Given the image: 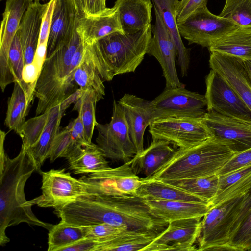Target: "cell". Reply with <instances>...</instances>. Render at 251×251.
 Returning <instances> with one entry per match:
<instances>
[{
  "label": "cell",
  "mask_w": 251,
  "mask_h": 251,
  "mask_svg": "<svg viewBox=\"0 0 251 251\" xmlns=\"http://www.w3.org/2000/svg\"><path fill=\"white\" fill-rule=\"evenodd\" d=\"M61 220L84 226L106 223L124 230L161 233L169 223L155 216L144 199L136 195L82 196L61 209L54 211Z\"/></svg>",
  "instance_id": "6da1fadb"
},
{
  "label": "cell",
  "mask_w": 251,
  "mask_h": 251,
  "mask_svg": "<svg viewBox=\"0 0 251 251\" xmlns=\"http://www.w3.org/2000/svg\"><path fill=\"white\" fill-rule=\"evenodd\" d=\"M6 133L0 131V245L10 241L6 229L22 223L39 226L48 231L54 225L39 220L26 200L25 187L36 167L22 144L18 154L10 158L5 153Z\"/></svg>",
  "instance_id": "7a4b0ae2"
},
{
  "label": "cell",
  "mask_w": 251,
  "mask_h": 251,
  "mask_svg": "<svg viewBox=\"0 0 251 251\" xmlns=\"http://www.w3.org/2000/svg\"><path fill=\"white\" fill-rule=\"evenodd\" d=\"M85 50L76 31L71 40L46 57L34 90L36 116L60 103L75 91L74 75Z\"/></svg>",
  "instance_id": "3957f363"
},
{
  "label": "cell",
  "mask_w": 251,
  "mask_h": 251,
  "mask_svg": "<svg viewBox=\"0 0 251 251\" xmlns=\"http://www.w3.org/2000/svg\"><path fill=\"white\" fill-rule=\"evenodd\" d=\"M152 25L134 33H114L85 46L103 80L134 72L147 53Z\"/></svg>",
  "instance_id": "277c9868"
},
{
  "label": "cell",
  "mask_w": 251,
  "mask_h": 251,
  "mask_svg": "<svg viewBox=\"0 0 251 251\" xmlns=\"http://www.w3.org/2000/svg\"><path fill=\"white\" fill-rule=\"evenodd\" d=\"M236 154L225 141L213 136L191 147L178 149L151 177L165 180L212 176Z\"/></svg>",
  "instance_id": "5b68a950"
},
{
  "label": "cell",
  "mask_w": 251,
  "mask_h": 251,
  "mask_svg": "<svg viewBox=\"0 0 251 251\" xmlns=\"http://www.w3.org/2000/svg\"><path fill=\"white\" fill-rule=\"evenodd\" d=\"M42 194L29 201L32 206L52 207L58 210L79 197L91 193L83 181L72 177L65 169L41 172Z\"/></svg>",
  "instance_id": "8992f818"
},
{
  "label": "cell",
  "mask_w": 251,
  "mask_h": 251,
  "mask_svg": "<svg viewBox=\"0 0 251 251\" xmlns=\"http://www.w3.org/2000/svg\"><path fill=\"white\" fill-rule=\"evenodd\" d=\"M98 135L96 144L106 158L126 163L137 154L135 146L130 136L125 113L115 100L109 123H97Z\"/></svg>",
  "instance_id": "52a82bcc"
},
{
  "label": "cell",
  "mask_w": 251,
  "mask_h": 251,
  "mask_svg": "<svg viewBox=\"0 0 251 251\" xmlns=\"http://www.w3.org/2000/svg\"><path fill=\"white\" fill-rule=\"evenodd\" d=\"M182 38L189 44L209 48L222 36L240 26L233 22L212 13L207 5L195 10L185 20L177 22Z\"/></svg>",
  "instance_id": "ba28073f"
},
{
  "label": "cell",
  "mask_w": 251,
  "mask_h": 251,
  "mask_svg": "<svg viewBox=\"0 0 251 251\" xmlns=\"http://www.w3.org/2000/svg\"><path fill=\"white\" fill-rule=\"evenodd\" d=\"M153 121L165 118H202L207 111L205 95L182 86L165 88L150 101Z\"/></svg>",
  "instance_id": "9c48e42d"
},
{
  "label": "cell",
  "mask_w": 251,
  "mask_h": 251,
  "mask_svg": "<svg viewBox=\"0 0 251 251\" xmlns=\"http://www.w3.org/2000/svg\"><path fill=\"white\" fill-rule=\"evenodd\" d=\"M152 140H162L179 149L197 145L213 136L202 118H165L153 120L149 125Z\"/></svg>",
  "instance_id": "30bf717a"
},
{
  "label": "cell",
  "mask_w": 251,
  "mask_h": 251,
  "mask_svg": "<svg viewBox=\"0 0 251 251\" xmlns=\"http://www.w3.org/2000/svg\"><path fill=\"white\" fill-rule=\"evenodd\" d=\"M244 195L210 207L201 220L197 251H208L213 247L228 244Z\"/></svg>",
  "instance_id": "8fae6325"
},
{
  "label": "cell",
  "mask_w": 251,
  "mask_h": 251,
  "mask_svg": "<svg viewBox=\"0 0 251 251\" xmlns=\"http://www.w3.org/2000/svg\"><path fill=\"white\" fill-rule=\"evenodd\" d=\"M80 179L88 185L90 193L103 195H135L141 183V178L134 173L130 161L88 174Z\"/></svg>",
  "instance_id": "7c38bea8"
},
{
  "label": "cell",
  "mask_w": 251,
  "mask_h": 251,
  "mask_svg": "<svg viewBox=\"0 0 251 251\" xmlns=\"http://www.w3.org/2000/svg\"><path fill=\"white\" fill-rule=\"evenodd\" d=\"M205 83L207 111L251 121V110L220 74L211 69Z\"/></svg>",
  "instance_id": "4fadbf2b"
},
{
  "label": "cell",
  "mask_w": 251,
  "mask_h": 251,
  "mask_svg": "<svg viewBox=\"0 0 251 251\" xmlns=\"http://www.w3.org/2000/svg\"><path fill=\"white\" fill-rule=\"evenodd\" d=\"M33 0H6L0 31V86L4 92L7 85L14 82L8 64L12 42L21 20Z\"/></svg>",
  "instance_id": "5bb4252c"
},
{
  "label": "cell",
  "mask_w": 251,
  "mask_h": 251,
  "mask_svg": "<svg viewBox=\"0 0 251 251\" xmlns=\"http://www.w3.org/2000/svg\"><path fill=\"white\" fill-rule=\"evenodd\" d=\"M201 219L196 217L169 222L166 229L142 251H197L194 244L200 234Z\"/></svg>",
  "instance_id": "9a60e30c"
},
{
  "label": "cell",
  "mask_w": 251,
  "mask_h": 251,
  "mask_svg": "<svg viewBox=\"0 0 251 251\" xmlns=\"http://www.w3.org/2000/svg\"><path fill=\"white\" fill-rule=\"evenodd\" d=\"M154 25H152V37L147 54L159 62L166 80V87L184 86L179 79L176 68V52L172 39L157 10L154 7Z\"/></svg>",
  "instance_id": "2e32d148"
},
{
  "label": "cell",
  "mask_w": 251,
  "mask_h": 251,
  "mask_svg": "<svg viewBox=\"0 0 251 251\" xmlns=\"http://www.w3.org/2000/svg\"><path fill=\"white\" fill-rule=\"evenodd\" d=\"M203 122L214 136L225 141L236 153L251 148V121L207 111Z\"/></svg>",
  "instance_id": "e0dca14e"
},
{
  "label": "cell",
  "mask_w": 251,
  "mask_h": 251,
  "mask_svg": "<svg viewBox=\"0 0 251 251\" xmlns=\"http://www.w3.org/2000/svg\"><path fill=\"white\" fill-rule=\"evenodd\" d=\"M209 62L210 68L229 83L251 110V79L244 61L211 52Z\"/></svg>",
  "instance_id": "ac0fdd59"
},
{
  "label": "cell",
  "mask_w": 251,
  "mask_h": 251,
  "mask_svg": "<svg viewBox=\"0 0 251 251\" xmlns=\"http://www.w3.org/2000/svg\"><path fill=\"white\" fill-rule=\"evenodd\" d=\"M80 17L72 0H56L48 38L46 57L71 40L76 30Z\"/></svg>",
  "instance_id": "d6986e66"
},
{
  "label": "cell",
  "mask_w": 251,
  "mask_h": 251,
  "mask_svg": "<svg viewBox=\"0 0 251 251\" xmlns=\"http://www.w3.org/2000/svg\"><path fill=\"white\" fill-rule=\"evenodd\" d=\"M124 110L130 136L137 154L144 150V135L153 121L150 101L130 94H125L117 102Z\"/></svg>",
  "instance_id": "ffe728a7"
},
{
  "label": "cell",
  "mask_w": 251,
  "mask_h": 251,
  "mask_svg": "<svg viewBox=\"0 0 251 251\" xmlns=\"http://www.w3.org/2000/svg\"><path fill=\"white\" fill-rule=\"evenodd\" d=\"M76 31L85 46L114 33H124L114 6L98 15L80 17Z\"/></svg>",
  "instance_id": "44dd1931"
},
{
  "label": "cell",
  "mask_w": 251,
  "mask_h": 251,
  "mask_svg": "<svg viewBox=\"0 0 251 251\" xmlns=\"http://www.w3.org/2000/svg\"><path fill=\"white\" fill-rule=\"evenodd\" d=\"M48 3L33 1L25 11L17 33L22 46L25 65L34 61L37 48L42 19Z\"/></svg>",
  "instance_id": "7402d4cb"
},
{
  "label": "cell",
  "mask_w": 251,
  "mask_h": 251,
  "mask_svg": "<svg viewBox=\"0 0 251 251\" xmlns=\"http://www.w3.org/2000/svg\"><path fill=\"white\" fill-rule=\"evenodd\" d=\"M152 213L169 223L192 217L202 218L210 209L209 204L180 201L143 198Z\"/></svg>",
  "instance_id": "603a6c76"
},
{
  "label": "cell",
  "mask_w": 251,
  "mask_h": 251,
  "mask_svg": "<svg viewBox=\"0 0 251 251\" xmlns=\"http://www.w3.org/2000/svg\"><path fill=\"white\" fill-rule=\"evenodd\" d=\"M176 150L170 143L162 140H152L150 145L130 161V166L137 175L152 176L174 155Z\"/></svg>",
  "instance_id": "cb8c5ba5"
},
{
  "label": "cell",
  "mask_w": 251,
  "mask_h": 251,
  "mask_svg": "<svg viewBox=\"0 0 251 251\" xmlns=\"http://www.w3.org/2000/svg\"><path fill=\"white\" fill-rule=\"evenodd\" d=\"M114 6L125 33H134L151 24L153 4L150 0H116Z\"/></svg>",
  "instance_id": "d4e9b609"
},
{
  "label": "cell",
  "mask_w": 251,
  "mask_h": 251,
  "mask_svg": "<svg viewBox=\"0 0 251 251\" xmlns=\"http://www.w3.org/2000/svg\"><path fill=\"white\" fill-rule=\"evenodd\" d=\"M178 0H152L174 43L182 76L187 75L190 65L189 49L184 46L177 27L176 9Z\"/></svg>",
  "instance_id": "484cf974"
},
{
  "label": "cell",
  "mask_w": 251,
  "mask_h": 251,
  "mask_svg": "<svg viewBox=\"0 0 251 251\" xmlns=\"http://www.w3.org/2000/svg\"><path fill=\"white\" fill-rule=\"evenodd\" d=\"M64 113L59 104L49 110L47 123L42 134L32 146L26 149L38 172H41L43 164L49 158L54 141L60 132V122Z\"/></svg>",
  "instance_id": "4316f807"
},
{
  "label": "cell",
  "mask_w": 251,
  "mask_h": 251,
  "mask_svg": "<svg viewBox=\"0 0 251 251\" xmlns=\"http://www.w3.org/2000/svg\"><path fill=\"white\" fill-rule=\"evenodd\" d=\"M209 51L251 60V27L238 26L215 42Z\"/></svg>",
  "instance_id": "83f0119b"
},
{
  "label": "cell",
  "mask_w": 251,
  "mask_h": 251,
  "mask_svg": "<svg viewBox=\"0 0 251 251\" xmlns=\"http://www.w3.org/2000/svg\"><path fill=\"white\" fill-rule=\"evenodd\" d=\"M160 234L151 231L123 230L108 240L95 241L93 251H142Z\"/></svg>",
  "instance_id": "f1b7e54d"
},
{
  "label": "cell",
  "mask_w": 251,
  "mask_h": 251,
  "mask_svg": "<svg viewBox=\"0 0 251 251\" xmlns=\"http://www.w3.org/2000/svg\"><path fill=\"white\" fill-rule=\"evenodd\" d=\"M136 195L143 198L180 201L209 204L204 200L151 177L141 178V183Z\"/></svg>",
  "instance_id": "f546056e"
},
{
  "label": "cell",
  "mask_w": 251,
  "mask_h": 251,
  "mask_svg": "<svg viewBox=\"0 0 251 251\" xmlns=\"http://www.w3.org/2000/svg\"><path fill=\"white\" fill-rule=\"evenodd\" d=\"M31 100L27 97L22 85L14 82L11 97L9 98L4 124L18 134L25 121Z\"/></svg>",
  "instance_id": "4dcf8cb0"
},
{
  "label": "cell",
  "mask_w": 251,
  "mask_h": 251,
  "mask_svg": "<svg viewBox=\"0 0 251 251\" xmlns=\"http://www.w3.org/2000/svg\"><path fill=\"white\" fill-rule=\"evenodd\" d=\"M161 181L196 196L209 204L216 196L219 189V176L216 174L204 177Z\"/></svg>",
  "instance_id": "1f68e13d"
},
{
  "label": "cell",
  "mask_w": 251,
  "mask_h": 251,
  "mask_svg": "<svg viewBox=\"0 0 251 251\" xmlns=\"http://www.w3.org/2000/svg\"><path fill=\"white\" fill-rule=\"evenodd\" d=\"M69 165L75 174H88L110 167L102 151L92 142L87 144L81 153L69 162Z\"/></svg>",
  "instance_id": "d6a6232c"
},
{
  "label": "cell",
  "mask_w": 251,
  "mask_h": 251,
  "mask_svg": "<svg viewBox=\"0 0 251 251\" xmlns=\"http://www.w3.org/2000/svg\"><path fill=\"white\" fill-rule=\"evenodd\" d=\"M74 80L84 91H94L101 98L105 94L103 80L98 74L86 47L74 75Z\"/></svg>",
  "instance_id": "836d02e7"
},
{
  "label": "cell",
  "mask_w": 251,
  "mask_h": 251,
  "mask_svg": "<svg viewBox=\"0 0 251 251\" xmlns=\"http://www.w3.org/2000/svg\"><path fill=\"white\" fill-rule=\"evenodd\" d=\"M85 233L82 226L69 224L63 221L49 230L48 251H61L63 248L85 238Z\"/></svg>",
  "instance_id": "e575fe53"
},
{
  "label": "cell",
  "mask_w": 251,
  "mask_h": 251,
  "mask_svg": "<svg viewBox=\"0 0 251 251\" xmlns=\"http://www.w3.org/2000/svg\"><path fill=\"white\" fill-rule=\"evenodd\" d=\"M100 99L94 91H84L82 96L74 103L72 109L78 113L84 126L85 138L89 142H92L94 127L98 123L95 108L97 102Z\"/></svg>",
  "instance_id": "d590c367"
},
{
  "label": "cell",
  "mask_w": 251,
  "mask_h": 251,
  "mask_svg": "<svg viewBox=\"0 0 251 251\" xmlns=\"http://www.w3.org/2000/svg\"><path fill=\"white\" fill-rule=\"evenodd\" d=\"M219 15L238 26L251 27V0H226Z\"/></svg>",
  "instance_id": "8d00e7d4"
},
{
  "label": "cell",
  "mask_w": 251,
  "mask_h": 251,
  "mask_svg": "<svg viewBox=\"0 0 251 251\" xmlns=\"http://www.w3.org/2000/svg\"><path fill=\"white\" fill-rule=\"evenodd\" d=\"M49 110L25 121L18 134L26 149L32 146L39 138L47 123Z\"/></svg>",
  "instance_id": "74e56055"
},
{
  "label": "cell",
  "mask_w": 251,
  "mask_h": 251,
  "mask_svg": "<svg viewBox=\"0 0 251 251\" xmlns=\"http://www.w3.org/2000/svg\"><path fill=\"white\" fill-rule=\"evenodd\" d=\"M228 244L236 251H251V209L231 236Z\"/></svg>",
  "instance_id": "f35d334b"
},
{
  "label": "cell",
  "mask_w": 251,
  "mask_h": 251,
  "mask_svg": "<svg viewBox=\"0 0 251 251\" xmlns=\"http://www.w3.org/2000/svg\"><path fill=\"white\" fill-rule=\"evenodd\" d=\"M73 149V140L70 123L56 136L53 143L49 158L53 162L58 158H69Z\"/></svg>",
  "instance_id": "ab89813d"
},
{
  "label": "cell",
  "mask_w": 251,
  "mask_h": 251,
  "mask_svg": "<svg viewBox=\"0 0 251 251\" xmlns=\"http://www.w3.org/2000/svg\"><path fill=\"white\" fill-rule=\"evenodd\" d=\"M251 187V173L219 192L209 204L210 207L245 194Z\"/></svg>",
  "instance_id": "60d3db41"
},
{
  "label": "cell",
  "mask_w": 251,
  "mask_h": 251,
  "mask_svg": "<svg viewBox=\"0 0 251 251\" xmlns=\"http://www.w3.org/2000/svg\"><path fill=\"white\" fill-rule=\"evenodd\" d=\"M8 64L14 78V82L22 83V73L25 66L23 51L18 34L16 33L10 46Z\"/></svg>",
  "instance_id": "b9f144b4"
},
{
  "label": "cell",
  "mask_w": 251,
  "mask_h": 251,
  "mask_svg": "<svg viewBox=\"0 0 251 251\" xmlns=\"http://www.w3.org/2000/svg\"><path fill=\"white\" fill-rule=\"evenodd\" d=\"M85 233V238L97 242L105 241L124 230L106 223L82 226Z\"/></svg>",
  "instance_id": "7bdbcfd3"
},
{
  "label": "cell",
  "mask_w": 251,
  "mask_h": 251,
  "mask_svg": "<svg viewBox=\"0 0 251 251\" xmlns=\"http://www.w3.org/2000/svg\"><path fill=\"white\" fill-rule=\"evenodd\" d=\"M251 165V148L236 154L217 173L219 176Z\"/></svg>",
  "instance_id": "ee69618b"
},
{
  "label": "cell",
  "mask_w": 251,
  "mask_h": 251,
  "mask_svg": "<svg viewBox=\"0 0 251 251\" xmlns=\"http://www.w3.org/2000/svg\"><path fill=\"white\" fill-rule=\"evenodd\" d=\"M251 173V165L219 176L218 193ZM217 193V194H218Z\"/></svg>",
  "instance_id": "f6af8a7d"
},
{
  "label": "cell",
  "mask_w": 251,
  "mask_h": 251,
  "mask_svg": "<svg viewBox=\"0 0 251 251\" xmlns=\"http://www.w3.org/2000/svg\"><path fill=\"white\" fill-rule=\"evenodd\" d=\"M208 0H184L178 1L176 15L177 22L186 19L200 7L207 5Z\"/></svg>",
  "instance_id": "bcb514c9"
},
{
  "label": "cell",
  "mask_w": 251,
  "mask_h": 251,
  "mask_svg": "<svg viewBox=\"0 0 251 251\" xmlns=\"http://www.w3.org/2000/svg\"><path fill=\"white\" fill-rule=\"evenodd\" d=\"M251 209V187L244 195L239 214L235 220L231 229L230 239L234 234L241 222L244 219L248 211Z\"/></svg>",
  "instance_id": "7dc6e473"
},
{
  "label": "cell",
  "mask_w": 251,
  "mask_h": 251,
  "mask_svg": "<svg viewBox=\"0 0 251 251\" xmlns=\"http://www.w3.org/2000/svg\"><path fill=\"white\" fill-rule=\"evenodd\" d=\"M106 8V0H86L85 16L98 15Z\"/></svg>",
  "instance_id": "c3c4849f"
},
{
  "label": "cell",
  "mask_w": 251,
  "mask_h": 251,
  "mask_svg": "<svg viewBox=\"0 0 251 251\" xmlns=\"http://www.w3.org/2000/svg\"><path fill=\"white\" fill-rule=\"evenodd\" d=\"M95 245V241L84 238L63 248L61 251H93Z\"/></svg>",
  "instance_id": "681fc988"
},
{
  "label": "cell",
  "mask_w": 251,
  "mask_h": 251,
  "mask_svg": "<svg viewBox=\"0 0 251 251\" xmlns=\"http://www.w3.org/2000/svg\"><path fill=\"white\" fill-rule=\"evenodd\" d=\"M84 92L79 88L66 98L59 104L61 110L64 113L71 104L75 103L82 96Z\"/></svg>",
  "instance_id": "f907efd6"
},
{
  "label": "cell",
  "mask_w": 251,
  "mask_h": 251,
  "mask_svg": "<svg viewBox=\"0 0 251 251\" xmlns=\"http://www.w3.org/2000/svg\"><path fill=\"white\" fill-rule=\"evenodd\" d=\"M76 10L80 17L85 16L86 0H72Z\"/></svg>",
  "instance_id": "816d5d0a"
},
{
  "label": "cell",
  "mask_w": 251,
  "mask_h": 251,
  "mask_svg": "<svg viewBox=\"0 0 251 251\" xmlns=\"http://www.w3.org/2000/svg\"><path fill=\"white\" fill-rule=\"evenodd\" d=\"M244 62L251 79V60L244 61Z\"/></svg>",
  "instance_id": "f5cc1de1"
},
{
  "label": "cell",
  "mask_w": 251,
  "mask_h": 251,
  "mask_svg": "<svg viewBox=\"0 0 251 251\" xmlns=\"http://www.w3.org/2000/svg\"><path fill=\"white\" fill-rule=\"evenodd\" d=\"M48 0H35L34 1H48Z\"/></svg>",
  "instance_id": "db71d44e"
},
{
  "label": "cell",
  "mask_w": 251,
  "mask_h": 251,
  "mask_svg": "<svg viewBox=\"0 0 251 251\" xmlns=\"http://www.w3.org/2000/svg\"></svg>",
  "instance_id": "11a10c76"
},
{
  "label": "cell",
  "mask_w": 251,
  "mask_h": 251,
  "mask_svg": "<svg viewBox=\"0 0 251 251\" xmlns=\"http://www.w3.org/2000/svg\"><path fill=\"white\" fill-rule=\"evenodd\" d=\"M1 1L2 0H0Z\"/></svg>",
  "instance_id": "9f6ffc18"
}]
</instances>
